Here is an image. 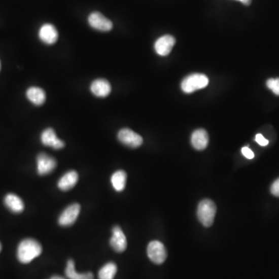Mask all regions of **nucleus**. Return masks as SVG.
I'll return each mask as SVG.
<instances>
[{
    "instance_id": "nucleus-13",
    "label": "nucleus",
    "mask_w": 279,
    "mask_h": 279,
    "mask_svg": "<svg viewBox=\"0 0 279 279\" xmlns=\"http://www.w3.org/2000/svg\"><path fill=\"white\" fill-rule=\"evenodd\" d=\"M191 142L195 149L202 151L206 148L208 144V133L203 129H198L192 133Z\"/></svg>"
},
{
    "instance_id": "nucleus-23",
    "label": "nucleus",
    "mask_w": 279,
    "mask_h": 279,
    "mask_svg": "<svg viewBox=\"0 0 279 279\" xmlns=\"http://www.w3.org/2000/svg\"><path fill=\"white\" fill-rule=\"evenodd\" d=\"M271 192L276 197H279V179L274 181L273 184L271 185Z\"/></svg>"
},
{
    "instance_id": "nucleus-9",
    "label": "nucleus",
    "mask_w": 279,
    "mask_h": 279,
    "mask_svg": "<svg viewBox=\"0 0 279 279\" xmlns=\"http://www.w3.org/2000/svg\"><path fill=\"white\" fill-rule=\"evenodd\" d=\"M112 232L113 236L110 239V245L116 252L122 253L127 249V240L126 236L119 226H115Z\"/></svg>"
},
{
    "instance_id": "nucleus-7",
    "label": "nucleus",
    "mask_w": 279,
    "mask_h": 279,
    "mask_svg": "<svg viewBox=\"0 0 279 279\" xmlns=\"http://www.w3.org/2000/svg\"><path fill=\"white\" fill-rule=\"evenodd\" d=\"M81 206L79 204L74 203L67 206L63 211L58 219V223L62 227H68L74 224L80 214Z\"/></svg>"
},
{
    "instance_id": "nucleus-20",
    "label": "nucleus",
    "mask_w": 279,
    "mask_h": 279,
    "mask_svg": "<svg viewBox=\"0 0 279 279\" xmlns=\"http://www.w3.org/2000/svg\"><path fill=\"white\" fill-rule=\"evenodd\" d=\"M117 272V264L109 262L105 264L99 271V279H114Z\"/></svg>"
},
{
    "instance_id": "nucleus-18",
    "label": "nucleus",
    "mask_w": 279,
    "mask_h": 279,
    "mask_svg": "<svg viewBox=\"0 0 279 279\" xmlns=\"http://www.w3.org/2000/svg\"><path fill=\"white\" fill-rule=\"evenodd\" d=\"M65 275L69 279H94L92 272L78 273L73 260H68L65 268Z\"/></svg>"
},
{
    "instance_id": "nucleus-16",
    "label": "nucleus",
    "mask_w": 279,
    "mask_h": 279,
    "mask_svg": "<svg viewBox=\"0 0 279 279\" xmlns=\"http://www.w3.org/2000/svg\"><path fill=\"white\" fill-rule=\"evenodd\" d=\"M6 206L10 210L11 212L15 214H20L24 210V203L18 195L15 194L10 193L6 195L4 199Z\"/></svg>"
},
{
    "instance_id": "nucleus-11",
    "label": "nucleus",
    "mask_w": 279,
    "mask_h": 279,
    "mask_svg": "<svg viewBox=\"0 0 279 279\" xmlns=\"http://www.w3.org/2000/svg\"><path fill=\"white\" fill-rule=\"evenodd\" d=\"M41 142L47 147H51L53 149H61L64 147V142L56 135L53 129L48 128L41 133Z\"/></svg>"
},
{
    "instance_id": "nucleus-15",
    "label": "nucleus",
    "mask_w": 279,
    "mask_h": 279,
    "mask_svg": "<svg viewBox=\"0 0 279 279\" xmlns=\"http://www.w3.org/2000/svg\"><path fill=\"white\" fill-rule=\"evenodd\" d=\"M79 180V175L76 171H70L60 179L58 186L61 190L66 192L73 189Z\"/></svg>"
},
{
    "instance_id": "nucleus-1",
    "label": "nucleus",
    "mask_w": 279,
    "mask_h": 279,
    "mask_svg": "<svg viewBox=\"0 0 279 279\" xmlns=\"http://www.w3.org/2000/svg\"><path fill=\"white\" fill-rule=\"evenodd\" d=\"M42 253V247L38 240L27 238L22 240L17 248V258L22 264L31 262Z\"/></svg>"
},
{
    "instance_id": "nucleus-17",
    "label": "nucleus",
    "mask_w": 279,
    "mask_h": 279,
    "mask_svg": "<svg viewBox=\"0 0 279 279\" xmlns=\"http://www.w3.org/2000/svg\"><path fill=\"white\" fill-rule=\"evenodd\" d=\"M27 99L36 106H41L45 103L46 94L43 89L36 86L29 88L26 91Z\"/></svg>"
},
{
    "instance_id": "nucleus-22",
    "label": "nucleus",
    "mask_w": 279,
    "mask_h": 279,
    "mask_svg": "<svg viewBox=\"0 0 279 279\" xmlns=\"http://www.w3.org/2000/svg\"><path fill=\"white\" fill-rule=\"evenodd\" d=\"M241 152L243 156L248 159H253L255 158V154H254L253 151H251L248 147L242 148Z\"/></svg>"
},
{
    "instance_id": "nucleus-19",
    "label": "nucleus",
    "mask_w": 279,
    "mask_h": 279,
    "mask_svg": "<svg viewBox=\"0 0 279 279\" xmlns=\"http://www.w3.org/2000/svg\"><path fill=\"white\" fill-rule=\"evenodd\" d=\"M127 173L124 171H116L111 177V183L113 187L117 192H122L124 190L126 183H127Z\"/></svg>"
},
{
    "instance_id": "nucleus-12",
    "label": "nucleus",
    "mask_w": 279,
    "mask_h": 279,
    "mask_svg": "<svg viewBox=\"0 0 279 279\" xmlns=\"http://www.w3.org/2000/svg\"><path fill=\"white\" fill-rule=\"evenodd\" d=\"M39 38L44 43L53 45L58 38V33L55 26L51 23H46L41 26L39 31Z\"/></svg>"
},
{
    "instance_id": "nucleus-26",
    "label": "nucleus",
    "mask_w": 279,
    "mask_h": 279,
    "mask_svg": "<svg viewBox=\"0 0 279 279\" xmlns=\"http://www.w3.org/2000/svg\"><path fill=\"white\" fill-rule=\"evenodd\" d=\"M50 279H65V278H64V277H61V276L55 275V276H53V277H51V278Z\"/></svg>"
},
{
    "instance_id": "nucleus-25",
    "label": "nucleus",
    "mask_w": 279,
    "mask_h": 279,
    "mask_svg": "<svg viewBox=\"0 0 279 279\" xmlns=\"http://www.w3.org/2000/svg\"><path fill=\"white\" fill-rule=\"evenodd\" d=\"M238 1H240V2H241L242 4L246 6H249L251 4V0H238Z\"/></svg>"
},
{
    "instance_id": "nucleus-4",
    "label": "nucleus",
    "mask_w": 279,
    "mask_h": 279,
    "mask_svg": "<svg viewBox=\"0 0 279 279\" xmlns=\"http://www.w3.org/2000/svg\"><path fill=\"white\" fill-rule=\"evenodd\" d=\"M147 252L150 260L156 264H163L167 258V251L165 247L161 242L158 240L150 242Z\"/></svg>"
},
{
    "instance_id": "nucleus-3",
    "label": "nucleus",
    "mask_w": 279,
    "mask_h": 279,
    "mask_svg": "<svg viewBox=\"0 0 279 279\" xmlns=\"http://www.w3.org/2000/svg\"><path fill=\"white\" fill-rule=\"evenodd\" d=\"M208 79L203 74H192L187 76L182 82V89L186 93H192L195 91L206 87Z\"/></svg>"
},
{
    "instance_id": "nucleus-14",
    "label": "nucleus",
    "mask_w": 279,
    "mask_h": 279,
    "mask_svg": "<svg viewBox=\"0 0 279 279\" xmlns=\"http://www.w3.org/2000/svg\"><path fill=\"white\" fill-rule=\"evenodd\" d=\"M91 91L97 97H107L111 92V86L106 79H96L91 85Z\"/></svg>"
},
{
    "instance_id": "nucleus-10",
    "label": "nucleus",
    "mask_w": 279,
    "mask_h": 279,
    "mask_svg": "<svg viewBox=\"0 0 279 279\" xmlns=\"http://www.w3.org/2000/svg\"><path fill=\"white\" fill-rule=\"evenodd\" d=\"M176 45V39L171 35H164L157 40L155 44V50L157 54L161 56H167L170 54Z\"/></svg>"
},
{
    "instance_id": "nucleus-8",
    "label": "nucleus",
    "mask_w": 279,
    "mask_h": 279,
    "mask_svg": "<svg viewBox=\"0 0 279 279\" xmlns=\"http://www.w3.org/2000/svg\"><path fill=\"white\" fill-rule=\"evenodd\" d=\"M37 164L38 174L40 176H46L55 169L57 161L45 153H41L37 158Z\"/></svg>"
},
{
    "instance_id": "nucleus-28",
    "label": "nucleus",
    "mask_w": 279,
    "mask_h": 279,
    "mask_svg": "<svg viewBox=\"0 0 279 279\" xmlns=\"http://www.w3.org/2000/svg\"><path fill=\"white\" fill-rule=\"evenodd\" d=\"M0 67H1V64H0Z\"/></svg>"
},
{
    "instance_id": "nucleus-27",
    "label": "nucleus",
    "mask_w": 279,
    "mask_h": 279,
    "mask_svg": "<svg viewBox=\"0 0 279 279\" xmlns=\"http://www.w3.org/2000/svg\"><path fill=\"white\" fill-rule=\"evenodd\" d=\"M1 250H2V245L0 243V251H1Z\"/></svg>"
},
{
    "instance_id": "nucleus-21",
    "label": "nucleus",
    "mask_w": 279,
    "mask_h": 279,
    "mask_svg": "<svg viewBox=\"0 0 279 279\" xmlns=\"http://www.w3.org/2000/svg\"><path fill=\"white\" fill-rule=\"evenodd\" d=\"M267 86L275 95H279V79H270L267 81Z\"/></svg>"
},
{
    "instance_id": "nucleus-2",
    "label": "nucleus",
    "mask_w": 279,
    "mask_h": 279,
    "mask_svg": "<svg viewBox=\"0 0 279 279\" xmlns=\"http://www.w3.org/2000/svg\"><path fill=\"white\" fill-rule=\"evenodd\" d=\"M217 214V206L211 199H204L198 205L197 216L204 227L213 225Z\"/></svg>"
},
{
    "instance_id": "nucleus-5",
    "label": "nucleus",
    "mask_w": 279,
    "mask_h": 279,
    "mask_svg": "<svg viewBox=\"0 0 279 279\" xmlns=\"http://www.w3.org/2000/svg\"><path fill=\"white\" fill-rule=\"evenodd\" d=\"M118 139L123 145L129 148H139L143 144L142 136L128 128L122 129L119 131Z\"/></svg>"
},
{
    "instance_id": "nucleus-24",
    "label": "nucleus",
    "mask_w": 279,
    "mask_h": 279,
    "mask_svg": "<svg viewBox=\"0 0 279 279\" xmlns=\"http://www.w3.org/2000/svg\"><path fill=\"white\" fill-rule=\"evenodd\" d=\"M255 141H256L257 143L261 145V146H267L268 143H269L268 140L265 139V138L263 136V135L260 134V133H258V134H257L256 136H255Z\"/></svg>"
},
{
    "instance_id": "nucleus-6",
    "label": "nucleus",
    "mask_w": 279,
    "mask_h": 279,
    "mask_svg": "<svg viewBox=\"0 0 279 279\" xmlns=\"http://www.w3.org/2000/svg\"><path fill=\"white\" fill-rule=\"evenodd\" d=\"M89 25L95 30L99 31H110L113 28V23L99 12H93L88 18Z\"/></svg>"
}]
</instances>
